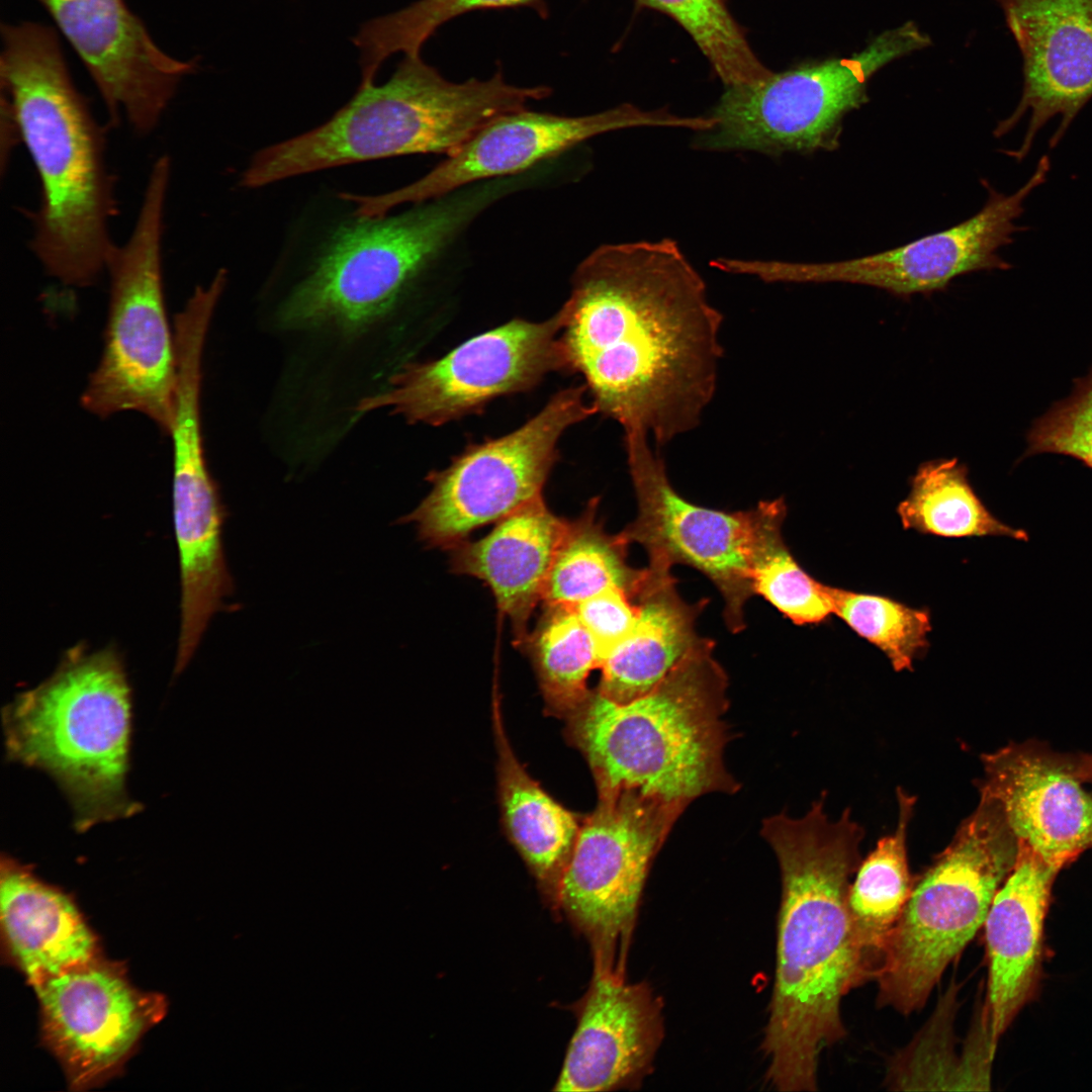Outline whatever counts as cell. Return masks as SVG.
I'll return each instance as SVG.
<instances>
[{
    "label": "cell",
    "mask_w": 1092,
    "mask_h": 1092,
    "mask_svg": "<svg viewBox=\"0 0 1092 1092\" xmlns=\"http://www.w3.org/2000/svg\"><path fill=\"white\" fill-rule=\"evenodd\" d=\"M558 313L567 370L624 434L662 446L699 425L716 390L723 315L675 241L599 247Z\"/></svg>",
    "instance_id": "1"
},
{
    "label": "cell",
    "mask_w": 1092,
    "mask_h": 1092,
    "mask_svg": "<svg viewBox=\"0 0 1092 1092\" xmlns=\"http://www.w3.org/2000/svg\"><path fill=\"white\" fill-rule=\"evenodd\" d=\"M826 794L801 818L781 813L761 835L779 861L776 970L761 1050L766 1082L816 1091L821 1052L846 1035L842 998L869 981L848 908L863 828L845 809L832 821Z\"/></svg>",
    "instance_id": "2"
},
{
    "label": "cell",
    "mask_w": 1092,
    "mask_h": 1092,
    "mask_svg": "<svg viewBox=\"0 0 1092 1092\" xmlns=\"http://www.w3.org/2000/svg\"><path fill=\"white\" fill-rule=\"evenodd\" d=\"M1 36V110L11 116L40 186L32 252L60 282L88 286L115 246L104 131L71 79L52 26L3 23Z\"/></svg>",
    "instance_id": "3"
},
{
    "label": "cell",
    "mask_w": 1092,
    "mask_h": 1092,
    "mask_svg": "<svg viewBox=\"0 0 1092 1092\" xmlns=\"http://www.w3.org/2000/svg\"><path fill=\"white\" fill-rule=\"evenodd\" d=\"M706 639L655 688L628 703L597 689L567 716V733L593 771L599 798L633 791L688 805L740 785L723 761L728 677Z\"/></svg>",
    "instance_id": "4"
},
{
    "label": "cell",
    "mask_w": 1092,
    "mask_h": 1092,
    "mask_svg": "<svg viewBox=\"0 0 1092 1092\" xmlns=\"http://www.w3.org/2000/svg\"><path fill=\"white\" fill-rule=\"evenodd\" d=\"M550 94L518 87L500 73L487 80H446L420 55H406L381 85L361 82L322 125L254 155L241 184L258 188L295 176L369 160L456 152L494 119Z\"/></svg>",
    "instance_id": "5"
},
{
    "label": "cell",
    "mask_w": 1092,
    "mask_h": 1092,
    "mask_svg": "<svg viewBox=\"0 0 1092 1092\" xmlns=\"http://www.w3.org/2000/svg\"><path fill=\"white\" fill-rule=\"evenodd\" d=\"M130 698L119 654L111 647L89 651L79 644L48 679L3 710L8 757L56 781L79 831L141 809L125 783Z\"/></svg>",
    "instance_id": "6"
},
{
    "label": "cell",
    "mask_w": 1092,
    "mask_h": 1092,
    "mask_svg": "<svg viewBox=\"0 0 1092 1092\" xmlns=\"http://www.w3.org/2000/svg\"><path fill=\"white\" fill-rule=\"evenodd\" d=\"M1018 849L999 806L980 796L950 842L915 878L874 977L878 1006L909 1015L925 1005L945 969L984 925Z\"/></svg>",
    "instance_id": "7"
},
{
    "label": "cell",
    "mask_w": 1092,
    "mask_h": 1092,
    "mask_svg": "<svg viewBox=\"0 0 1092 1092\" xmlns=\"http://www.w3.org/2000/svg\"><path fill=\"white\" fill-rule=\"evenodd\" d=\"M513 186L496 180L398 215L355 216L333 235L287 297L281 323L357 330L380 318L452 239Z\"/></svg>",
    "instance_id": "8"
},
{
    "label": "cell",
    "mask_w": 1092,
    "mask_h": 1092,
    "mask_svg": "<svg viewBox=\"0 0 1092 1092\" xmlns=\"http://www.w3.org/2000/svg\"><path fill=\"white\" fill-rule=\"evenodd\" d=\"M171 163L158 158L128 240L111 251L103 352L81 396L101 418L135 411L169 434L176 389L174 331L163 287L162 239Z\"/></svg>",
    "instance_id": "9"
},
{
    "label": "cell",
    "mask_w": 1092,
    "mask_h": 1092,
    "mask_svg": "<svg viewBox=\"0 0 1092 1092\" xmlns=\"http://www.w3.org/2000/svg\"><path fill=\"white\" fill-rule=\"evenodd\" d=\"M930 38L907 22L848 58L808 63L743 85L726 86L710 113L715 125L694 146L709 151L810 154L839 146L842 119L867 102L869 79Z\"/></svg>",
    "instance_id": "10"
},
{
    "label": "cell",
    "mask_w": 1092,
    "mask_h": 1092,
    "mask_svg": "<svg viewBox=\"0 0 1092 1092\" xmlns=\"http://www.w3.org/2000/svg\"><path fill=\"white\" fill-rule=\"evenodd\" d=\"M687 806L633 791L599 798L563 873L557 914L588 942L594 968L625 975L649 869Z\"/></svg>",
    "instance_id": "11"
},
{
    "label": "cell",
    "mask_w": 1092,
    "mask_h": 1092,
    "mask_svg": "<svg viewBox=\"0 0 1092 1092\" xmlns=\"http://www.w3.org/2000/svg\"><path fill=\"white\" fill-rule=\"evenodd\" d=\"M585 394V386L557 392L523 426L468 446L445 469L430 473V492L406 517L422 540L451 549L475 529L542 496L561 436L598 413Z\"/></svg>",
    "instance_id": "12"
},
{
    "label": "cell",
    "mask_w": 1092,
    "mask_h": 1092,
    "mask_svg": "<svg viewBox=\"0 0 1092 1092\" xmlns=\"http://www.w3.org/2000/svg\"><path fill=\"white\" fill-rule=\"evenodd\" d=\"M1050 168L1049 157L1042 156L1028 180L1008 195L985 182L988 199L974 216L895 249L825 263L728 259L725 268L770 283H851L900 296L942 290L970 272L1011 268L998 251L1026 229L1016 219L1024 211L1025 199L1045 182Z\"/></svg>",
    "instance_id": "13"
},
{
    "label": "cell",
    "mask_w": 1092,
    "mask_h": 1092,
    "mask_svg": "<svg viewBox=\"0 0 1092 1092\" xmlns=\"http://www.w3.org/2000/svg\"><path fill=\"white\" fill-rule=\"evenodd\" d=\"M557 312L543 322L515 318L475 336L445 356L404 365L388 387L357 410L388 407L411 423L440 426L477 413L492 399L527 391L567 370Z\"/></svg>",
    "instance_id": "14"
},
{
    "label": "cell",
    "mask_w": 1092,
    "mask_h": 1092,
    "mask_svg": "<svg viewBox=\"0 0 1092 1092\" xmlns=\"http://www.w3.org/2000/svg\"><path fill=\"white\" fill-rule=\"evenodd\" d=\"M650 440L643 433L624 434L637 516L620 534L628 544L642 546L650 564H682L706 575L722 596L727 628L741 632L745 605L754 596L749 565L752 511H719L682 497Z\"/></svg>",
    "instance_id": "15"
},
{
    "label": "cell",
    "mask_w": 1092,
    "mask_h": 1092,
    "mask_svg": "<svg viewBox=\"0 0 1092 1092\" xmlns=\"http://www.w3.org/2000/svg\"><path fill=\"white\" fill-rule=\"evenodd\" d=\"M692 116L664 109L646 111L623 104L583 116L532 112L505 114L477 131L456 152L415 182L388 193H342L353 202L354 215L379 217L403 203L434 200L473 182L519 174L596 135L637 126L693 128Z\"/></svg>",
    "instance_id": "16"
},
{
    "label": "cell",
    "mask_w": 1092,
    "mask_h": 1092,
    "mask_svg": "<svg viewBox=\"0 0 1092 1092\" xmlns=\"http://www.w3.org/2000/svg\"><path fill=\"white\" fill-rule=\"evenodd\" d=\"M37 1L83 62L111 122L121 114L136 132L152 131L197 59L161 50L124 0Z\"/></svg>",
    "instance_id": "17"
},
{
    "label": "cell",
    "mask_w": 1092,
    "mask_h": 1092,
    "mask_svg": "<svg viewBox=\"0 0 1092 1092\" xmlns=\"http://www.w3.org/2000/svg\"><path fill=\"white\" fill-rule=\"evenodd\" d=\"M1022 59L1023 86L1012 113L994 129L999 138L1027 113L1020 146L1005 153L1021 161L1038 131L1055 116L1054 149L1092 98V0H994Z\"/></svg>",
    "instance_id": "18"
},
{
    "label": "cell",
    "mask_w": 1092,
    "mask_h": 1092,
    "mask_svg": "<svg viewBox=\"0 0 1092 1092\" xmlns=\"http://www.w3.org/2000/svg\"><path fill=\"white\" fill-rule=\"evenodd\" d=\"M981 761L980 796L999 806L1018 841L1059 872L1092 849V795L1079 754L1025 741L984 753Z\"/></svg>",
    "instance_id": "19"
},
{
    "label": "cell",
    "mask_w": 1092,
    "mask_h": 1092,
    "mask_svg": "<svg viewBox=\"0 0 1092 1092\" xmlns=\"http://www.w3.org/2000/svg\"><path fill=\"white\" fill-rule=\"evenodd\" d=\"M572 1010L576 1027L553 1090L638 1089L664 1036L661 998L647 982L628 983L623 974L594 968Z\"/></svg>",
    "instance_id": "20"
},
{
    "label": "cell",
    "mask_w": 1092,
    "mask_h": 1092,
    "mask_svg": "<svg viewBox=\"0 0 1092 1092\" xmlns=\"http://www.w3.org/2000/svg\"><path fill=\"white\" fill-rule=\"evenodd\" d=\"M33 987L46 1036L78 1080L116 1065L149 1020L146 1002L126 981L93 962Z\"/></svg>",
    "instance_id": "21"
},
{
    "label": "cell",
    "mask_w": 1092,
    "mask_h": 1092,
    "mask_svg": "<svg viewBox=\"0 0 1092 1092\" xmlns=\"http://www.w3.org/2000/svg\"><path fill=\"white\" fill-rule=\"evenodd\" d=\"M1018 842L1014 868L995 895L983 925L988 960L983 1009L996 1043L1037 987L1044 920L1059 873Z\"/></svg>",
    "instance_id": "22"
},
{
    "label": "cell",
    "mask_w": 1092,
    "mask_h": 1092,
    "mask_svg": "<svg viewBox=\"0 0 1092 1092\" xmlns=\"http://www.w3.org/2000/svg\"><path fill=\"white\" fill-rule=\"evenodd\" d=\"M173 518L180 566V632L177 655L188 660L230 590L221 548V511L208 472L202 435L174 436Z\"/></svg>",
    "instance_id": "23"
},
{
    "label": "cell",
    "mask_w": 1092,
    "mask_h": 1092,
    "mask_svg": "<svg viewBox=\"0 0 1092 1092\" xmlns=\"http://www.w3.org/2000/svg\"><path fill=\"white\" fill-rule=\"evenodd\" d=\"M567 522L539 496L496 522L485 537L464 540L450 549L452 571L486 583L520 646L528 635L529 618L542 601Z\"/></svg>",
    "instance_id": "24"
},
{
    "label": "cell",
    "mask_w": 1092,
    "mask_h": 1092,
    "mask_svg": "<svg viewBox=\"0 0 1092 1092\" xmlns=\"http://www.w3.org/2000/svg\"><path fill=\"white\" fill-rule=\"evenodd\" d=\"M635 601L636 624L604 659L597 688L608 699L622 704L650 692L707 639L696 630L706 601L686 602L676 589L670 567L648 563Z\"/></svg>",
    "instance_id": "25"
},
{
    "label": "cell",
    "mask_w": 1092,
    "mask_h": 1092,
    "mask_svg": "<svg viewBox=\"0 0 1092 1092\" xmlns=\"http://www.w3.org/2000/svg\"><path fill=\"white\" fill-rule=\"evenodd\" d=\"M1 868L3 929L32 985L92 963L95 939L74 903L8 858Z\"/></svg>",
    "instance_id": "26"
},
{
    "label": "cell",
    "mask_w": 1092,
    "mask_h": 1092,
    "mask_svg": "<svg viewBox=\"0 0 1092 1092\" xmlns=\"http://www.w3.org/2000/svg\"><path fill=\"white\" fill-rule=\"evenodd\" d=\"M493 704L504 824L544 902L557 914L560 882L580 825L577 817L548 795L519 762L509 744L499 707Z\"/></svg>",
    "instance_id": "27"
},
{
    "label": "cell",
    "mask_w": 1092,
    "mask_h": 1092,
    "mask_svg": "<svg viewBox=\"0 0 1092 1092\" xmlns=\"http://www.w3.org/2000/svg\"><path fill=\"white\" fill-rule=\"evenodd\" d=\"M898 821L861 859L848 894L854 937L869 980H874L882 953L913 891L907 837L916 797L897 788Z\"/></svg>",
    "instance_id": "28"
},
{
    "label": "cell",
    "mask_w": 1092,
    "mask_h": 1092,
    "mask_svg": "<svg viewBox=\"0 0 1092 1092\" xmlns=\"http://www.w3.org/2000/svg\"><path fill=\"white\" fill-rule=\"evenodd\" d=\"M598 499L583 514L567 522L557 548L542 601L545 607H574L608 588H618L636 600L646 567H632L628 542L608 533L597 518Z\"/></svg>",
    "instance_id": "29"
},
{
    "label": "cell",
    "mask_w": 1092,
    "mask_h": 1092,
    "mask_svg": "<svg viewBox=\"0 0 1092 1092\" xmlns=\"http://www.w3.org/2000/svg\"><path fill=\"white\" fill-rule=\"evenodd\" d=\"M905 529L942 537L1003 536L1027 541L1024 530L1002 523L986 508L957 458L920 464L898 506Z\"/></svg>",
    "instance_id": "30"
},
{
    "label": "cell",
    "mask_w": 1092,
    "mask_h": 1092,
    "mask_svg": "<svg viewBox=\"0 0 1092 1092\" xmlns=\"http://www.w3.org/2000/svg\"><path fill=\"white\" fill-rule=\"evenodd\" d=\"M953 983L926 1025L891 1061L887 1085L893 1090H989L996 1046L985 1041L958 1055L953 1022L958 1010Z\"/></svg>",
    "instance_id": "31"
},
{
    "label": "cell",
    "mask_w": 1092,
    "mask_h": 1092,
    "mask_svg": "<svg viewBox=\"0 0 1092 1092\" xmlns=\"http://www.w3.org/2000/svg\"><path fill=\"white\" fill-rule=\"evenodd\" d=\"M751 511L749 565L754 595L796 625L826 621L833 609L825 584L798 564L785 543V499L761 500Z\"/></svg>",
    "instance_id": "32"
},
{
    "label": "cell",
    "mask_w": 1092,
    "mask_h": 1092,
    "mask_svg": "<svg viewBox=\"0 0 1092 1092\" xmlns=\"http://www.w3.org/2000/svg\"><path fill=\"white\" fill-rule=\"evenodd\" d=\"M521 646L536 670L548 711L568 716L587 696L589 672L601 666L596 642L572 607H545Z\"/></svg>",
    "instance_id": "33"
},
{
    "label": "cell",
    "mask_w": 1092,
    "mask_h": 1092,
    "mask_svg": "<svg viewBox=\"0 0 1092 1092\" xmlns=\"http://www.w3.org/2000/svg\"><path fill=\"white\" fill-rule=\"evenodd\" d=\"M519 6L542 7V0H419L364 23L353 38L360 52L362 82L374 81L382 63L395 53L420 55L444 23L466 12Z\"/></svg>",
    "instance_id": "34"
},
{
    "label": "cell",
    "mask_w": 1092,
    "mask_h": 1092,
    "mask_svg": "<svg viewBox=\"0 0 1092 1092\" xmlns=\"http://www.w3.org/2000/svg\"><path fill=\"white\" fill-rule=\"evenodd\" d=\"M825 590L833 615L882 650L896 671L913 669L914 660L928 647L927 635L931 630L928 610L827 584Z\"/></svg>",
    "instance_id": "35"
},
{
    "label": "cell",
    "mask_w": 1092,
    "mask_h": 1092,
    "mask_svg": "<svg viewBox=\"0 0 1092 1092\" xmlns=\"http://www.w3.org/2000/svg\"><path fill=\"white\" fill-rule=\"evenodd\" d=\"M674 19L694 39L726 86L750 84L771 71L753 54L724 0H637Z\"/></svg>",
    "instance_id": "36"
},
{
    "label": "cell",
    "mask_w": 1092,
    "mask_h": 1092,
    "mask_svg": "<svg viewBox=\"0 0 1092 1092\" xmlns=\"http://www.w3.org/2000/svg\"><path fill=\"white\" fill-rule=\"evenodd\" d=\"M1040 453L1070 456L1092 468V367L1074 381L1068 397L1033 422L1024 456Z\"/></svg>",
    "instance_id": "37"
},
{
    "label": "cell",
    "mask_w": 1092,
    "mask_h": 1092,
    "mask_svg": "<svg viewBox=\"0 0 1092 1092\" xmlns=\"http://www.w3.org/2000/svg\"><path fill=\"white\" fill-rule=\"evenodd\" d=\"M573 609L594 638L602 663L627 638L638 618L636 601L618 588L603 590Z\"/></svg>",
    "instance_id": "38"
},
{
    "label": "cell",
    "mask_w": 1092,
    "mask_h": 1092,
    "mask_svg": "<svg viewBox=\"0 0 1092 1092\" xmlns=\"http://www.w3.org/2000/svg\"><path fill=\"white\" fill-rule=\"evenodd\" d=\"M1079 760L1084 781L1092 784V753H1079Z\"/></svg>",
    "instance_id": "39"
}]
</instances>
